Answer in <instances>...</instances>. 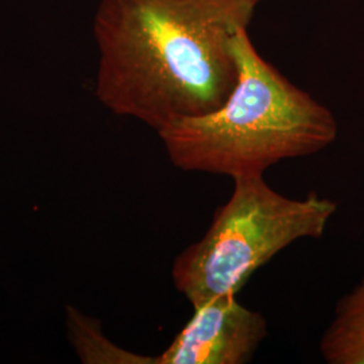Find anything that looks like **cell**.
<instances>
[{"instance_id":"obj_1","label":"cell","mask_w":364,"mask_h":364,"mask_svg":"<svg viewBox=\"0 0 364 364\" xmlns=\"http://www.w3.org/2000/svg\"><path fill=\"white\" fill-rule=\"evenodd\" d=\"M254 0H100L92 22L95 95L117 117L158 131L224 105L239 68L235 34Z\"/></svg>"},{"instance_id":"obj_5","label":"cell","mask_w":364,"mask_h":364,"mask_svg":"<svg viewBox=\"0 0 364 364\" xmlns=\"http://www.w3.org/2000/svg\"><path fill=\"white\" fill-rule=\"evenodd\" d=\"M320 352L326 363L364 364V277L340 299L335 318L321 338Z\"/></svg>"},{"instance_id":"obj_3","label":"cell","mask_w":364,"mask_h":364,"mask_svg":"<svg viewBox=\"0 0 364 364\" xmlns=\"http://www.w3.org/2000/svg\"><path fill=\"white\" fill-rule=\"evenodd\" d=\"M230 200L215 210L204 236L171 266L176 290L196 308L209 299L237 296L277 254L302 239H321L336 203L309 193H278L263 174L234 178Z\"/></svg>"},{"instance_id":"obj_2","label":"cell","mask_w":364,"mask_h":364,"mask_svg":"<svg viewBox=\"0 0 364 364\" xmlns=\"http://www.w3.org/2000/svg\"><path fill=\"white\" fill-rule=\"evenodd\" d=\"M232 48L239 75L224 105L156 132L176 168L234 180L335 142L333 114L260 55L248 27L235 34Z\"/></svg>"},{"instance_id":"obj_6","label":"cell","mask_w":364,"mask_h":364,"mask_svg":"<svg viewBox=\"0 0 364 364\" xmlns=\"http://www.w3.org/2000/svg\"><path fill=\"white\" fill-rule=\"evenodd\" d=\"M73 326H77L81 333L87 335L91 344L80 346L77 350L82 362L85 363L153 364V358L126 351L114 346L100 333L99 326L90 324L88 318L81 314L72 316Z\"/></svg>"},{"instance_id":"obj_7","label":"cell","mask_w":364,"mask_h":364,"mask_svg":"<svg viewBox=\"0 0 364 364\" xmlns=\"http://www.w3.org/2000/svg\"><path fill=\"white\" fill-rule=\"evenodd\" d=\"M254 1H255V3H257V4H258V3H259V1H262V0H254Z\"/></svg>"},{"instance_id":"obj_4","label":"cell","mask_w":364,"mask_h":364,"mask_svg":"<svg viewBox=\"0 0 364 364\" xmlns=\"http://www.w3.org/2000/svg\"><path fill=\"white\" fill-rule=\"evenodd\" d=\"M174 336L153 364H245L267 336L260 312L245 306L236 296L209 299Z\"/></svg>"}]
</instances>
